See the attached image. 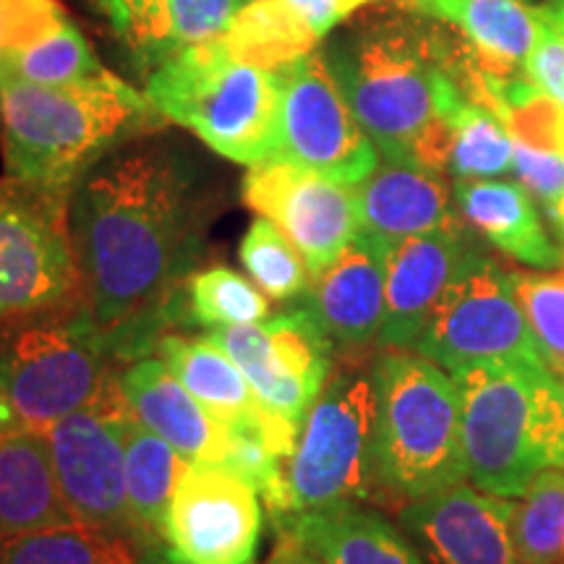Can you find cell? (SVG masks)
Masks as SVG:
<instances>
[{"mask_svg": "<svg viewBox=\"0 0 564 564\" xmlns=\"http://www.w3.org/2000/svg\"><path fill=\"white\" fill-rule=\"evenodd\" d=\"M188 460L173 444L141 423L137 415L126 421V494H129V510L133 520V544L139 556L150 549L165 546L167 507L178 489L183 470Z\"/></svg>", "mask_w": 564, "mask_h": 564, "instance_id": "cell-27", "label": "cell"}, {"mask_svg": "<svg viewBox=\"0 0 564 564\" xmlns=\"http://www.w3.org/2000/svg\"><path fill=\"white\" fill-rule=\"evenodd\" d=\"M0 70L42 87H70L108 74L70 19L26 45L0 53Z\"/></svg>", "mask_w": 564, "mask_h": 564, "instance_id": "cell-31", "label": "cell"}, {"mask_svg": "<svg viewBox=\"0 0 564 564\" xmlns=\"http://www.w3.org/2000/svg\"><path fill=\"white\" fill-rule=\"evenodd\" d=\"M76 523L42 432L0 434V539Z\"/></svg>", "mask_w": 564, "mask_h": 564, "instance_id": "cell-23", "label": "cell"}, {"mask_svg": "<svg viewBox=\"0 0 564 564\" xmlns=\"http://www.w3.org/2000/svg\"><path fill=\"white\" fill-rule=\"evenodd\" d=\"M539 37L525 61V79L564 108V37L539 11Z\"/></svg>", "mask_w": 564, "mask_h": 564, "instance_id": "cell-38", "label": "cell"}, {"mask_svg": "<svg viewBox=\"0 0 564 564\" xmlns=\"http://www.w3.org/2000/svg\"><path fill=\"white\" fill-rule=\"evenodd\" d=\"M0 544H3V539H0Z\"/></svg>", "mask_w": 564, "mask_h": 564, "instance_id": "cell-48", "label": "cell"}, {"mask_svg": "<svg viewBox=\"0 0 564 564\" xmlns=\"http://www.w3.org/2000/svg\"><path fill=\"white\" fill-rule=\"evenodd\" d=\"M455 204L463 223L514 262L554 270L564 264V251L541 223L533 196L510 181H457Z\"/></svg>", "mask_w": 564, "mask_h": 564, "instance_id": "cell-22", "label": "cell"}, {"mask_svg": "<svg viewBox=\"0 0 564 564\" xmlns=\"http://www.w3.org/2000/svg\"><path fill=\"white\" fill-rule=\"evenodd\" d=\"M220 40L236 58L270 70L316 51L319 42L291 0H246Z\"/></svg>", "mask_w": 564, "mask_h": 564, "instance_id": "cell-28", "label": "cell"}, {"mask_svg": "<svg viewBox=\"0 0 564 564\" xmlns=\"http://www.w3.org/2000/svg\"><path fill=\"white\" fill-rule=\"evenodd\" d=\"M129 415L131 408L121 392L118 371L95 403L47 426L42 436L70 514L79 523L126 535L133 544V520L126 494Z\"/></svg>", "mask_w": 564, "mask_h": 564, "instance_id": "cell-12", "label": "cell"}, {"mask_svg": "<svg viewBox=\"0 0 564 564\" xmlns=\"http://www.w3.org/2000/svg\"><path fill=\"white\" fill-rule=\"evenodd\" d=\"M13 429H19V415L13 411L11 398L6 394L3 387H0V434H9Z\"/></svg>", "mask_w": 564, "mask_h": 564, "instance_id": "cell-41", "label": "cell"}, {"mask_svg": "<svg viewBox=\"0 0 564 564\" xmlns=\"http://www.w3.org/2000/svg\"><path fill=\"white\" fill-rule=\"evenodd\" d=\"M554 377H556V382H560V387H562V394H564V366L562 369H556V371H552Z\"/></svg>", "mask_w": 564, "mask_h": 564, "instance_id": "cell-45", "label": "cell"}, {"mask_svg": "<svg viewBox=\"0 0 564 564\" xmlns=\"http://www.w3.org/2000/svg\"><path fill=\"white\" fill-rule=\"evenodd\" d=\"M562 272H510L514 295L549 369L564 366V264Z\"/></svg>", "mask_w": 564, "mask_h": 564, "instance_id": "cell-35", "label": "cell"}, {"mask_svg": "<svg viewBox=\"0 0 564 564\" xmlns=\"http://www.w3.org/2000/svg\"><path fill=\"white\" fill-rule=\"evenodd\" d=\"M371 0H291L295 11L306 19L316 37H327L335 26L348 21L358 9H364Z\"/></svg>", "mask_w": 564, "mask_h": 564, "instance_id": "cell-39", "label": "cell"}, {"mask_svg": "<svg viewBox=\"0 0 564 564\" xmlns=\"http://www.w3.org/2000/svg\"><path fill=\"white\" fill-rule=\"evenodd\" d=\"M280 141L274 160L358 186L379 167V150L358 123L319 47L278 68Z\"/></svg>", "mask_w": 564, "mask_h": 564, "instance_id": "cell-11", "label": "cell"}, {"mask_svg": "<svg viewBox=\"0 0 564 564\" xmlns=\"http://www.w3.org/2000/svg\"><path fill=\"white\" fill-rule=\"evenodd\" d=\"M460 392L465 476L497 497H520L541 470L564 465V394L544 361L470 364Z\"/></svg>", "mask_w": 564, "mask_h": 564, "instance_id": "cell-4", "label": "cell"}, {"mask_svg": "<svg viewBox=\"0 0 564 564\" xmlns=\"http://www.w3.org/2000/svg\"><path fill=\"white\" fill-rule=\"evenodd\" d=\"M549 215H552L556 230H560V236H562V241H564V199L552 204V207H549Z\"/></svg>", "mask_w": 564, "mask_h": 564, "instance_id": "cell-44", "label": "cell"}, {"mask_svg": "<svg viewBox=\"0 0 564 564\" xmlns=\"http://www.w3.org/2000/svg\"><path fill=\"white\" fill-rule=\"evenodd\" d=\"M358 236L377 241L465 230L442 173L387 160L356 186Z\"/></svg>", "mask_w": 564, "mask_h": 564, "instance_id": "cell-20", "label": "cell"}, {"mask_svg": "<svg viewBox=\"0 0 564 564\" xmlns=\"http://www.w3.org/2000/svg\"><path fill=\"white\" fill-rule=\"evenodd\" d=\"M196 173L158 133L133 139L97 162L70 194V238L82 301L118 358L154 348V324L199 249ZM144 358V356H141Z\"/></svg>", "mask_w": 564, "mask_h": 564, "instance_id": "cell-1", "label": "cell"}, {"mask_svg": "<svg viewBox=\"0 0 564 564\" xmlns=\"http://www.w3.org/2000/svg\"><path fill=\"white\" fill-rule=\"evenodd\" d=\"M121 392L131 413L150 432L173 444L188 463L225 468L230 429L212 415L160 358H137L126 366Z\"/></svg>", "mask_w": 564, "mask_h": 564, "instance_id": "cell-19", "label": "cell"}, {"mask_svg": "<svg viewBox=\"0 0 564 564\" xmlns=\"http://www.w3.org/2000/svg\"><path fill=\"white\" fill-rule=\"evenodd\" d=\"M66 19L58 0H0V53L42 37Z\"/></svg>", "mask_w": 564, "mask_h": 564, "instance_id": "cell-37", "label": "cell"}, {"mask_svg": "<svg viewBox=\"0 0 564 564\" xmlns=\"http://www.w3.org/2000/svg\"><path fill=\"white\" fill-rule=\"evenodd\" d=\"M246 274L253 285L270 301H295L308 293L312 285V270L306 259L295 249L291 238L267 217H257L246 230L241 246H238Z\"/></svg>", "mask_w": 564, "mask_h": 564, "instance_id": "cell-34", "label": "cell"}, {"mask_svg": "<svg viewBox=\"0 0 564 564\" xmlns=\"http://www.w3.org/2000/svg\"><path fill=\"white\" fill-rule=\"evenodd\" d=\"M366 238V236H364ZM384 270V324L379 343L384 348L413 350L436 301L468 257L465 230H436L426 236L377 241Z\"/></svg>", "mask_w": 564, "mask_h": 564, "instance_id": "cell-17", "label": "cell"}, {"mask_svg": "<svg viewBox=\"0 0 564 564\" xmlns=\"http://www.w3.org/2000/svg\"><path fill=\"white\" fill-rule=\"evenodd\" d=\"M514 141L512 152V173L518 175L520 186L525 188L533 199L544 202L546 209L564 199V152L544 150V147Z\"/></svg>", "mask_w": 564, "mask_h": 564, "instance_id": "cell-36", "label": "cell"}, {"mask_svg": "<svg viewBox=\"0 0 564 564\" xmlns=\"http://www.w3.org/2000/svg\"><path fill=\"white\" fill-rule=\"evenodd\" d=\"M306 299L316 322L340 348L379 340L384 324V270L377 246L358 236L312 274Z\"/></svg>", "mask_w": 564, "mask_h": 564, "instance_id": "cell-21", "label": "cell"}, {"mask_svg": "<svg viewBox=\"0 0 564 564\" xmlns=\"http://www.w3.org/2000/svg\"><path fill=\"white\" fill-rule=\"evenodd\" d=\"M241 196L246 207L291 238L312 274L358 238L356 186L293 162L267 160L251 165L243 175Z\"/></svg>", "mask_w": 564, "mask_h": 564, "instance_id": "cell-15", "label": "cell"}, {"mask_svg": "<svg viewBox=\"0 0 564 564\" xmlns=\"http://www.w3.org/2000/svg\"><path fill=\"white\" fill-rule=\"evenodd\" d=\"M154 352L178 382L225 426H257L272 411L259 403L243 371L209 335H160Z\"/></svg>", "mask_w": 564, "mask_h": 564, "instance_id": "cell-25", "label": "cell"}, {"mask_svg": "<svg viewBox=\"0 0 564 564\" xmlns=\"http://www.w3.org/2000/svg\"><path fill=\"white\" fill-rule=\"evenodd\" d=\"M413 350L444 371L489 361H544L510 272L474 251L436 301Z\"/></svg>", "mask_w": 564, "mask_h": 564, "instance_id": "cell-10", "label": "cell"}, {"mask_svg": "<svg viewBox=\"0 0 564 564\" xmlns=\"http://www.w3.org/2000/svg\"><path fill=\"white\" fill-rule=\"evenodd\" d=\"M447 121L453 131L447 173L457 181L499 178L512 171L514 141L497 112L460 91L449 105Z\"/></svg>", "mask_w": 564, "mask_h": 564, "instance_id": "cell-30", "label": "cell"}, {"mask_svg": "<svg viewBox=\"0 0 564 564\" xmlns=\"http://www.w3.org/2000/svg\"><path fill=\"white\" fill-rule=\"evenodd\" d=\"M377 413L373 366L333 371L285 460L288 518L371 502L384 491L377 474Z\"/></svg>", "mask_w": 564, "mask_h": 564, "instance_id": "cell-8", "label": "cell"}, {"mask_svg": "<svg viewBox=\"0 0 564 564\" xmlns=\"http://www.w3.org/2000/svg\"><path fill=\"white\" fill-rule=\"evenodd\" d=\"M0 564H141V556L126 535L76 520L3 539Z\"/></svg>", "mask_w": 564, "mask_h": 564, "instance_id": "cell-29", "label": "cell"}, {"mask_svg": "<svg viewBox=\"0 0 564 564\" xmlns=\"http://www.w3.org/2000/svg\"><path fill=\"white\" fill-rule=\"evenodd\" d=\"M141 564H175V562L167 556L165 546H158V549H150V552L141 554Z\"/></svg>", "mask_w": 564, "mask_h": 564, "instance_id": "cell-43", "label": "cell"}, {"mask_svg": "<svg viewBox=\"0 0 564 564\" xmlns=\"http://www.w3.org/2000/svg\"><path fill=\"white\" fill-rule=\"evenodd\" d=\"M377 377V474L392 502L463 484L460 392L453 373L421 352L387 348Z\"/></svg>", "mask_w": 564, "mask_h": 564, "instance_id": "cell-6", "label": "cell"}, {"mask_svg": "<svg viewBox=\"0 0 564 564\" xmlns=\"http://www.w3.org/2000/svg\"><path fill=\"white\" fill-rule=\"evenodd\" d=\"M324 55L384 160L447 173V112L463 91L447 37L413 19H377Z\"/></svg>", "mask_w": 564, "mask_h": 564, "instance_id": "cell-2", "label": "cell"}, {"mask_svg": "<svg viewBox=\"0 0 564 564\" xmlns=\"http://www.w3.org/2000/svg\"><path fill=\"white\" fill-rule=\"evenodd\" d=\"M147 91L121 76L42 87L0 70V150L6 175L70 192L118 147L165 126Z\"/></svg>", "mask_w": 564, "mask_h": 564, "instance_id": "cell-3", "label": "cell"}, {"mask_svg": "<svg viewBox=\"0 0 564 564\" xmlns=\"http://www.w3.org/2000/svg\"><path fill=\"white\" fill-rule=\"evenodd\" d=\"M116 345L87 303L13 319L0 333V387L21 429L45 432L100 398L116 377Z\"/></svg>", "mask_w": 564, "mask_h": 564, "instance_id": "cell-7", "label": "cell"}, {"mask_svg": "<svg viewBox=\"0 0 564 564\" xmlns=\"http://www.w3.org/2000/svg\"><path fill=\"white\" fill-rule=\"evenodd\" d=\"M512 514L510 499L463 481L405 502L400 523L436 564H520Z\"/></svg>", "mask_w": 564, "mask_h": 564, "instance_id": "cell-16", "label": "cell"}, {"mask_svg": "<svg viewBox=\"0 0 564 564\" xmlns=\"http://www.w3.org/2000/svg\"><path fill=\"white\" fill-rule=\"evenodd\" d=\"M259 499L223 465L188 463L167 507V556L175 564H251L262 541Z\"/></svg>", "mask_w": 564, "mask_h": 564, "instance_id": "cell-14", "label": "cell"}, {"mask_svg": "<svg viewBox=\"0 0 564 564\" xmlns=\"http://www.w3.org/2000/svg\"><path fill=\"white\" fill-rule=\"evenodd\" d=\"M539 11L544 13V19L549 21V24H552L554 30L564 37V0H549L544 9H539Z\"/></svg>", "mask_w": 564, "mask_h": 564, "instance_id": "cell-42", "label": "cell"}, {"mask_svg": "<svg viewBox=\"0 0 564 564\" xmlns=\"http://www.w3.org/2000/svg\"><path fill=\"white\" fill-rule=\"evenodd\" d=\"M144 91L167 123L188 129L225 160L251 167L278 154V70L236 58L220 37L162 63Z\"/></svg>", "mask_w": 564, "mask_h": 564, "instance_id": "cell-5", "label": "cell"}, {"mask_svg": "<svg viewBox=\"0 0 564 564\" xmlns=\"http://www.w3.org/2000/svg\"><path fill=\"white\" fill-rule=\"evenodd\" d=\"M186 316L192 324L209 329L243 327L270 319L272 306L249 278L217 264L188 274Z\"/></svg>", "mask_w": 564, "mask_h": 564, "instance_id": "cell-32", "label": "cell"}, {"mask_svg": "<svg viewBox=\"0 0 564 564\" xmlns=\"http://www.w3.org/2000/svg\"><path fill=\"white\" fill-rule=\"evenodd\" d=\"M512 539L520 564H564V470L546 468L514 505Z\"/></svg>", "mask_w": 564, "mask_h": 564, "instance_id": "cell-33", "label": "cell"}, {"mask_svg": "<svg viewBox=\"0 0 564 564\" xmlns=\"http://www.w3.org/2000/svg\"><path fill=\"white\" fill-rule=\"evenodd\" d=\"M209 337L238 364L259 403L299 429L333 377L335 343L308 306L259 324L212 329Z\"/></svg>", "mask_w": 564, "mask_h": 564, "instance_id": "cell-13", "label": "cell"}, {"mask_svg": "<svg viewBox=\"0 0 564 564\" xmlns=\"http://www.w3.org/2000/svg\"><path fill=\"white\" fill-rule=\"evenodd\" d=\"M243 3L246 0H89L141 76H150L188 47L220 37Z\"/></svg>", "mask_w": 564, "mask_h": 564, "instance_id": "cell-18", "label": "cell"}, {"mask_svg": "<svg viewBox=\"0 0 564 564\" xmlns=\"http://www.w3.org/2000/svg\"><path fill=\"white\" fill-rule=\"evenodd\" d=\"M82 301L70 192L0 178V322Z\"/></svg>", "mask_w": 564, "mask_h": 564, "instance_id": "cell-9", "label": "cell"}, {"mask_svg": "<svg viewBox=\"0 0 564 564\" xmlns=\"http://www.w3.org/2000/svg\"><path fill=\"white\" fill-rule=\"evenodd\" d=\"M560 152H564V110H562V121H560Z\"/></svg>", "mask_w": 564, "mask_h": 564, "instance_id": "cell-46", "label": "cell"}, {"mask_svg": "<svg viewBox=\"0 0 564 564\" xmlns=\"http://www.w3.org/2000/svg\"><path fill=\"white\" fill-rule=\"evenodd\" d=\"M278 531L293 533L327 564H423L398 528L358 505L293 514Z\"/></svg>", "mask_w": 564, "mask_h": 564, "instance_id": "cell-26", "label": "cell"}, {"mask_svg": "<svg viewBox=\"0 0 564 564\" xmlns=\"http://www.w3.org/2000/svg\"><path fill=\"white\" fill-rule=\"evenodd\" d=\"M408 9L463 34L474 58L494 74L525 66L539 37V9L523 0H411Z\"/></svg>", "mask_w": 564, "mask_h": 564, "instance_id": "cell-24", "label": "cell"}, {"mask_svg": "<svg viewBox=\"0 0 564 564\" xmlns=\"http://www.w3.org/2000/svg\"><path fill=\"white\" fill-rule=\"evenodd\" d=\"M403 3H411V0H403Z\"/></svg>", "mask_w": 564, "mask_h": 564, "instance_id": "cell-47", "label": "cell"}, {"mask_svg": "<svg viewBox=\"0 0 564 564\" xmlns=\"http://www.w3.org/2000/svg\"><path fill=\"white\" fill-rule=\"evenodd\" d=\"M267 564H327L319 554L312 552L306 544H301L293 533L280 531L278 546L270 554Z\"/></svg>", "mask_w": 564, "mask_h": 564, "instance_id": "cell-40", "label": "cell"}]
</instances>
